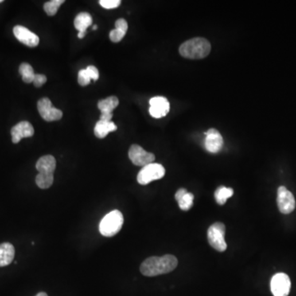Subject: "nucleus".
Returning <instances> with one entry per match:
<instances>
[{
    "mask_svg": "<svg viewBox=\"0 0 296 296\" xmlns=\"http://www.w3.org/2000/svg\"><path fill=\"white\" fill-rule=\"evenodd\" d=\"M123 224V214L118 210H114L104 216L99 225L100 233L105 237L114 236L120 231Z\"/></svg>",
    "mask_w": 296,
    "mask_h": 296,
    "instance_id": "nucleus-3",
    "label": "nucleus"
},
{
    "mask_svg": "<svg viewBox=\"0 0 296 296\" xmlns=\"http://www.w3.org/2000/svg\"><path fill=\"white\" fill-rule=\"evenodd\" d=\"M206 134L205 148L211 153H217L220 152L224 144L221 134L215 129H210Z\"/></svg>",
    "mask_w": 296,
    "mask_h": 296,
    "instance_id": "nucleus-11",
    "label": "nucleus"
},
{
    "mask_svg": "<svg viewBox=\"0 0 296 296\" xmlns=\"http://www.w3.org/2000/svg\"><path fill=\"white\" fill-rule=\"evenodd\" d=\"M4 2V1H3V0H0V4H1V3Z\"/></svg>",
    "mask_w": 296,
    "mask_h": 296,
    "instance_id": "nucleus-33",
    "label": "nucleus"
},
{
    "mask_svg": "<svg viewBox=\"0 0 296 296\" xmlns=\"http://www.w3.org/2000/svg\"><path fill=\"white\" fill-rule=\"evenodd\" d=\"M234 190L231 188L220 186L217 188L215 192V199L219 205H224L227 203V199L232 197Z\"/></svg>",
    "mask_w": 296,
    "mask_h": 296,
    "instance_id": "nucleus-21",
    "label": "nucleus"
},
{
    "mask_svg": "<svg viewBox=\"0 0 296 296\" xmlns=\"http://www.w3.org/2000/svg\"><path fill=\"white\" fill-rule=\"evenodd\" d=\"M127 21L124 18H119L115 21V28L110 32V39L114 43H118L122 40L128 31Z\"/></svg>",
    "mask_w": 296,
    "mask_h": 296,
    "instance_id": "nucleus-17",
    "label": "nucleus"
},
{
    "mask_svg": "<svg viewBox=\"0 0 296 296\" xmlns=\"http://www.w3.org/2000/svg\"><path fill=\"white\" fill-rule=\"evenodd\" d=\"M277 205L282 214H290L295 207V199L286 187L281 186L277 190Z\"/></svg>",
    "mask_w": 296,
    "mask_h": 296,
    "instance_id": "nucleus-9",
    "label": "nucleus"
},
{
    "mask_svg": "<svg viewBox=\"0 0 296 296\" xmlns=\"http://www.w3.org/2000/svg\"><path fill=\"white\" fill-rule=\"evenodd\" d=\"M46 77L43 74H36L34 80H33V84L36 87H42L43 85L46 83Z\"/></svg>",
    "mask_w": 296,
    "mask_h": 296,
    "instance_id": "nucleus-28",
    "label": "nucleus"
},
{
    "mask_svg": "<svg viewBox=\"0 0 296 296\" xmlns=\"http://www.w3.org/2000/svg\"><path fill=\"white\" fill-rule=\"evenodd\" d=\"M211 49L212 46L207 39L197 37L183 43L180 47V54L187 59H200L207 57Z\"/></svg>",
    "mask_w": 296,
    "mask_h": 296,
    "instance_id": "nucleus-2",
    "label": "nucleus"
},
{
    "mask_svg": "<svg viewBox=\"0 0 296 296\" xmlns=\"http://www.w3.org/2000/svg\"><path fill=\"white\" fill-rule=\"evenodd\" d=\"M96 29H97V26L94 25L93 26V30H96Z\"/></svg>",
    "mask_w": 296,
    "mask_h": 296,
    "instance_id": "nucleus-32",
    "label": "nucleus"
},
{
    "mask_svg": "<svg viewBox=\"0 0 296 296\" xmlns=\"http://www.w3.org/2000/svg\"><path fill=\"white\" fill-rule=\"evenodd\" d=\"M36 167L39 174L44 176H54L56 168V160L51 155L43 156L36 162Z\"/></svg>",
    "mask_w": 296,
    "mask_h": 296,
    "instance_id": "nucleus-14",
    "label": "nucleus"
},
{
    "mask_svg": "<svg viewBox=\"0 0 296 296\" xmlns=\"http://www.w3.org/2000/svg\"><path fill=\"white\" fill-rule=\"evenodd\" d=\"M129 157L133 164L138 166H142V167L152 164L155 161L154 154L147 153L142 146L136 145V144L132 145L129 148Z\"/></svg>",
    "mask_w": 296,
    "mask_h": 296,
    "instance_id": "nucleus-7",
    "label": "nucleus"
},
{
    "mask_svg": "<svg viewBox=\"0 0 296 296\" xmlns=\"http://www.w3.org/2000/svg\"><path fill=\"white\" fill-rule=\"evenodd\" d=\"M113 118L112 114H108V113H101V117H100V120L103 121H111Z\"/></svg>",
    "mask_w": 296,
    "mask_h": 296,
    "instance_id": "nucleus-29",
    "label": "nucleus"
},
{
    "mask_svg": "<svg viewBox=\"0 0 296 296\" xmlns=\"http://www.w3.org/2000/svg\"><path fill=\"white\" fill-rule=\"evenodd\" d=\"M177 265V258L171 254L162 257H151L142 262L140 271L146 277H157L170 273L176 269Z\"/></svg>",
    "mask_w": 296,
    "mask_h": 296,
    "instance_id": "nucleus-1",
    "label": "nucleus"
},
{
    "mask_svg": "<svg viewBox=\"0 0 296 296\" xmlns=\"http://www.w3.org/2000/svg\"><path fill=\"white\" fill-rule=\"evenodd\" d=\"M86 70L91 80L97 81L99 79V71L95 66H88Z\"/></svg>",
    "mask_w": 296,
    "mask_h": 296,
    "instance_id": "nucleus-27",
    "label": "nucleus"
},
{
    "mask_svg": "<svg viewBox=\"0 0 296 296\" xmlns=\"http://www.w3.org/2000/svg\"><path fill=\"white\" fill-rule=\"evenodd\" d=\"M64 0H51L44 5V10L48 16L53 17L59 10V7L64 4Z\"/></svg>",
    "mask_w": 296,
    "mask_h": 296,
    "instance_id": "nucleus-23",
    "label": "nucleus"
},
{
    "mask_svg": "<svg viewBox=\"0 0 296 296\" xmlns=\"http://www.w3.org/2000/svg\"><path fill=\"white\" fill-rule=\"evenodd\" d=\"M19 72L21 73L24 83H33L36 74H35L34 69L29 64L22 63L19 67Z\"/></svg>",
    "mask_w": 296,
    "mask_h": 296,
    "instance_id": "nucleus-22",
    "label": "nucleus"
},
{
    "mask_svg": "<svg viewBox=\"0 0 296 296\" xmlns=\"http://www.w3.org/2000/svg\"><path fill=\"white\" fill-rule=\"evenodd\" d=\"M85 35H86V32H79V39H83L84 38Z\"/></svg>",
    "mask_w": 296,
    "mask_h": 296,
    "instance_id": "nucleus-30",
    "label": "nucleus"
},
{
    "mask_svg": "<svg viewBox=\"0 0 296 296\" xmlns=\"http://www.w3.org/2000/svg\"><path fill=\"white\" fill-rule=\"evenodd\" d=\"M92 24V17L88 13H80L74 19V27L79 32H86L87 28Z\"/></svg>",
    "mask_w": 296,
    "mask_h": 296,
    "instance_id": "nucleus-19",
    "label": "nucleus"
},
{
    "mask_svg": "<svg viewBox=\"0 0 296 296\" xmlns=\"http://www.w3.org/2000/svg\"><path fill=\"white\" fill-rule=\"evenodd\" d=\"M226 227L221 222H216L212 225L207 231V239L210 245L218 252L227 250V242L225 240Z\"/></svg>",
    "mask_w": 296,
    "mask_h": 296,
    "instance_id": "nucleus-4",
    "label": "nucleus"
},
{
    "mask_svg": "<svg viewBox=\"0 0 296 296\" xmlns=\"http://www.w3.org/2000/svg\"><path fill=\"white\" fill-rule=\"evenodd\" d=\"M117 129L118 128L112 121L99 120L95 125L94 133L96 138L102 139V138H106V136L108 135V133L116 131Z\"/></svg>",
    "mask_w": 296,
    "mask_h": 296,
    "instance_id": "nucleus-18",
    "label": "nucleus"
},
{
    "mask_svg": "<svg viewBox=\"0 0 296 296\" xmlns=\"http://www.w3.org/2000/svg\"><path fill=\"white\" fill-rule=\"evenodd\" d=\"M118 106V99L116 96H110L106 99L101 100L98 102V109L101 110V113H108L112 114L113 110Z\"/></svg>",
    "mask_w": 296,
    "mask_h": 296,
    "instance_id": "nucleus-20",
    "label": "nucleus"
},
{
    "mask_svg": "<svg viewBox=\"0 0 296 296\" xmlns=\"http://www.w3.org/2000/svg\"><path fill=\"white\" fill-rule=\"evenodd\" d=\"M54 176H44L38 174L36 178V185L41 189H46L53 184Z\"/></svg>",
    "mask_w": 296,
    "mask_h": 296,
    "instance_id": "nucleus-24",
    "label": "nucleus"
},
{
    "mask_svg": "<svg viewBox=\"0 0 296 296\" xmlns=\"http://www.w3.org/2000/svg\"><path fill=\"white\" fill-rule=\"evenodd\" d=\"M37 109L40 116L47 122L59 120L63 117V112L52 106V102L49 98L40 99L37 103Z\"/></svg>",
    "mask_w": 296,
    "mask_h": 296,
    "instance_id": "nucleus-6",
    "label": "nucleus"
},
{
    "mask_svg": "<svg viewBox=\"0 0 296 296\" xmlns=\"http://www.w3.org/2000/svg\"><path fill=\"white\" fill-rule=\"evenodd\" d=\"M15 256V249L10 243L0 244V267L6 266L13 262Z\"/></svg>",
    "mask_w": 296,
    "mask_h": 296,
    "instance_id": "nucleus-16",
    "label": "nucleus"
},
{
    "mask_svg": "<svg viewBox=\"0 0 296 296\" xmlns=\"http://www.w3.org/2000/svg\"><path fill=\"white\" fill-rule=\"evenodd\" d=\"M91 78L87 73V70L81 69L79 72V76H78V82L79 85L82 87L87 86L89 83H91Z\"/></svg>",
    "mask_w": 296,
    "mask_h": 296,
    "instance_id": "nucleus-25",
    "label": "nucleus"
},
{
    "mask_svg": "<svg viewBox=\"0 0 296 296\" xmlns=\"http://www.w3.org/2000/svg\"><path fill=\"white\" fill-rule=\"evenodd\" d=\"M100 5L103 7L104 9H116L121 5L120 0H100Z\"/></svg>",
    "mask_w": 296,
    "mask_h": 296,
    "instance_id": "nucleus-26",
    "label": "nucleus"
},
{
    "mask_svg": "<svg viewBox=\"0 0 296 296\" xmlns=\"http://www.w3.org/2000/svg\"><path fill=\"white\" fill-rule=\"evenodd\" d=\"M11 135L13 143H18L22 138L34 135V128L28 121H21L11 129Z\"/></svg>",
    "mask_w": 296,
    "mask_h": 296,
    "instance_id": "nucleus-13",
    "label": "nucleus"
},
{
    "mask_svg": "<svg viewBox=\"0 0 296 296\" xmlns=\"http://www.w3.org/2000/svg\"><path fill=\"white\" fill-rule=\"evenodd\" d=\"M176 199L179 203L180 209L188 211L192 207L194 196L191 192H188L185 188H180L176 192Z\"/></svg>",
    "mask_w": 296,
    "mask_h": 296,
    "instance_id": "nucleus-15",
    "label": "nucleus"
},
{
    "mask_svg": "<svg viewBox=\"0 0 296 296\" xmlns=\"http://www.w3.org/2000/svg\"><path fill=\"white\" fill-rule=\"evenodd\" d=\"M36 296H48V294L46 293H44V292H40Z\"/></svg>",
    "mask_w": 296,
    "mask_h": 296,
    "instance_id": "nucleus-31",
    "label": "nucleus"
},
{
    "mask_svg": "<svg viewBox=\"0 0 296 296\" xmlns=\"http://www.w3.org/2000/svg\"><path fill=\"white\" fill-rule=\"evenodd\" d=\"M149 112L153 118H160L165 117L169 111V103L168 100L163 96H156L150 100Z\"/></svg>",
    "mask_w": 296,
    "mask_h": 296,
    "instance_id": "nucleus-12",
    "label": "nucleus"
},
{
    "mask_svg": "<svg viewBox=\"0 0 296 296\" xmlns=\"http://www.w3.org/2000/svg\"><path fill=\"white\" fill-rule=\"evenodd\" d=\"M290 277L286 273H277L271 280V290L274 296H288L290 293Z\"/></svg>",
    "mask_w": 296,
    "mask_h": 296,
    "instance_id": "nucleus-8",
    "label": "nucleus"
},
{
    "mask_svg": "<svg viewBox=\"0 0 296 296\" xmlns=\"http://www.w3.org/2000/svg\"><path fill=\"white\" fill-rule=\"evenodd\" d=\"M165 169L161 164L152 163L142 167L138 174V182L142 185H146L154 180H161L165 176Z\"/></svg>",
    "mask_w": 296,
    "mask_h": 296,
    "instance_id": "nucleus-5",
    "label": "nucleus"
},
{
    "mask_svg": "<svg viewBox=\"0 0 296 296\" xmlns=\"http://www.w3.org/2000/svg\"><path fill=\"white\" fill-rule=\"evenodd\" d=\"M13 34L20 42L29 47L37 46L40 42V38L37 35L22 26H16L13 28Z\"/></svg>",
    "mask_w": 296,
    "mask_h": 296,
    "instance_id": "nucleus-10",
    "label": "nucleus"
}]
</instances>
